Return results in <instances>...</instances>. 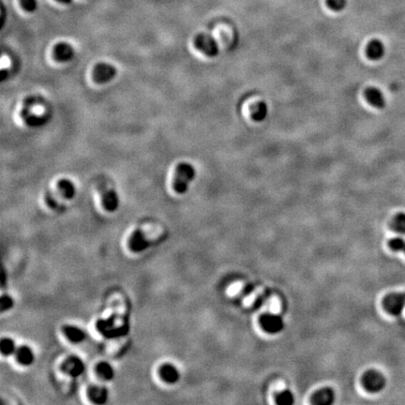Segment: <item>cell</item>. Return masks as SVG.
<instances>
[{
    "label": "cell",
    "instance_id": "ffe728a7",
    "mask_svg": "<svg viewBox=\"0 0 405 405\" xmlns=\"http://www.w3.org/2000/svg\"><path fill=\"white\" fill-rule=\"evenodd\" d=\"M18 346L12 338L4 337L0 340V352L3 357H11L14 356Z\"/></svg>",
    "mask_w": 405,
    "mask_h": 405
},
{
    "label": "cell",
    "instance_id": "5b68a950",
    "mask_svg": "<svg viewBox=\"0 0 405 405\" xmlns=\"http://www.w3.org/2000/svg\"><path fill=\"white\" fill-rule=\"evenodd\" d=\"M118 71L115 67L106 62L96 64L92 71V79L96 84L104 85L115 77Z\"/></svg>",
    "mask_w": 405,
    "mask_h": 405
},
{
    "label": "cell",
    "instance_id": "6da1fadb",
    "mask_svg": "<svg viewBox=\"0 0 405 405\" xmlns=\"http://www.w3.org/2000/svg\"><path fill=\"white\" fill-rule=\"evenodd\" d=\"M196 177L195 168L189 162H180L175 171L173 180V190L179 194L188 192L190 184Z\"/></svg>",
    "mask_w": 405,
    "mask_h": 405
},
{
    "label": "cell",
    "instance_id": "83f0119b",
    "mask_svg": "<svg viewBox=\"0 0 405 405\" xmlns=\"http://www.w3.org/2000/svg\"><path fill=\"white\" fill-rule=\"evenodd\" d=\"M20 4L27 13H34L38 9V0H20Z\"/></svg>",
    "mask_w": 405,
    "mask_h": 405
},
{
    "label": "cell",
    "instance_id": "52a82bcc",
    "mask_svg": "<svg viewBox=\"0 0 405 405\" xmlns=\"http://www.w3.org/2000/svg\"><path fill=\"white\" fill-rule=\"evenodd\" d=\"M85 363L76 356H70L60 364V369L64 374L71 377H79L85 372Z\"/></svg>",
    "mask_w": 405,
    "mask_h": 405
},
{
    "label": "cell",
    "instance_id": "7c38bea8",
    "mask_svg": "<svg viewBox=\"0 0 405 405\" xmlns=\"http://www.w3.org/2000/svg\"><path fill=\"white\" fill-rule=\"evenodd\" d=\"M87 396L88 399L95 404L106 403L109 397V392L105 386L92 385L87 387Z\"/></svg>",
    "mask_w": 405,
    "mask_h": 405
},
{
    "label": "cell",
    "instance_id": "3957f363",
    "mask_svg": "<svg viewBox=\"0 0 405 405\" xmlns=\"http://www.w3.org/2000/svg\"><path fill=\"white\" fill-rule=\"evenodd\" d=\"M362 385L370 393H379L385 389L386 379L383 373L372 370L364 373L362 377Z\"/></svg>",
    "mask_w": 405,
    "mask_h": 405
},
{
    "label": "cell",
    "instance_id": "8992f818",
    "mask_svg": "<svg viewBox=\"0 0 405 405\" xmlns=\"http://www.w3.org/2000/svg\"><path fill=\"white\" fill-rule=\"evenodd\" d=\"M260 326L265 332L275 335L283 330L284 321L278 314L266 313L260 318Z\"/></svg>",
    "mask_w": 405,
    "mask_h": 405
},
{
    "label": "cell",
    "instance_id": "e0dca14e",
    "mask_svg": "<svg viewBox=\"0 0 405 405\" xmlns=\"http://www.w3.org/2000/svg\"><path fill=\"white\" fill-rule=\"evenodd\" d=\"M56 193L60 198L72 200L76 194V188L73 181L68 179H61L56 184Z\"/></svg>",
    "mask_w": 405,
    "mask_h": 405
},
{
    "label": "cell",
    "instance_id": "8fae6325",
    "mask_svg": "<svg viewBox=\"0 0 405 405\" xmlns=\"http://www.w3.org/2000/svg\"><path fill=\"white\" fill-rule=\"evenodd\" d=\"M73 47L66 41L57 42L53 49V60L60 63H66L74 57Z\"/></svg>",
    "mask_w": 405,
    "mask_h": 405
},
{
    "label": "cell",
    "instance_id": "5bb4252c",
    "mask_svg": "<svg viewBox=\"0 0 405 405\" xmlns=\"http://www.w3.org/2000/svg\"><path fill=\"white\" fill-rule=\"evenodd\" d=\"M365 98L372 107L377 109H384L386 105L385 95L377 87H368L365 90Z\"/></svg>",
    "mask_w": 405,
    "mask_h": 405
},
{
    "label": "cell",
    "instance_id": "d4e9b609",
    "mask_svg": "<svg viewBox=\"0 0 405 405\" xmlns=\"http://www.w3.org/2000/svg\"><path fill=\"white\" fill-rule=\"evenodd\" d=\"M14 307V300L9 295H2L0 299V311L2 313L11 311Z\"/></svg>",
    "mask_w": 405,
    "mask_h": 405
},
{
    "label": "cell",
    "instance_id": "277c9868",
    "mask_svg": "<svg viewBox=\"0 0 405 405\" xmlns=\"http://www.w3.org/2000/svg\"><path fill=\"white\" fill-rule=\"evenodd\" d=\"M151 240L147 239L145 232L140 228L134 230L127 240V247L133 253H143L151 246Z\"/></svg>",
    "mask_w": 405,
    "mask_h": 405
},
{
    "label": "cell",
    "instance_id": "603a6c76",
    "mask_svg": "<svg viewBox=\"0 0 405 405\" xmlns=\"http://www.w3.org/2000/svg\"><path fill=\"white\" fill-rule=\"evenodd\" d=\"M276 403L279 405H292L295 403V396L290 390L279 392L276 396Z\"/></svg>",
    "mask_w": 405,
    "mask_h": 405
},
{
    "label": "cell",
    "instance_id": "7402d4cb",
    "mask_svg": "<svg viewBox=\"0 0 405 405\" xmlns=\"http://www.w3.org/2000/svg\"><path fill=\"white\" fill-rule=\"evenodd\" d=\"M392 228L395 232L405 235V213H398L392 220Z\"/></svg>",
    "mask_w": 405,
    "mask_h": 405
},
{
    "label": "cell",
    "instance_id": "7a4b0ae2",
    "mask_svg": "<svg viewBox=\"0 0 405 405\" xmlns=\"http://www.w3.org/2000/svg\"><path fill=\"white\" fill-rule=\"evenodd\" d=\"M193 43L198 51L208 57H215L219 53V45L217 40L208 34H198L194 38Z\"/></svg>",
    "mask_w": 405,
    "mask_h": 405
},
{
    "label": "cell",
    "instance_id": "f1b7e54d",
    "mask_svg": "<svg viewBox=\"0 0 405 405\" xmlns=\"http://www.w3.org/2000/svg\"><path fill=\"white\" fill-rule=\"evenodd\" d=\"M57 2H60L61 4H64V5H69V4H71L72 2H73V0H56Z\"/></svg>",
    "mask_w": 405,
    "mask_h": 405
},
{
    "label": "cell",
    "instance_id": "9a60e30c",
    "mask_svg": "<svg viewBox=\"0 0 405 405\" xmlns=\"http://www.w3.org/2000/svg\"><path fill=\"white\" fill-rule=\"evenodd\" d=\"M14 358L18 364L24 367L31 366L35 361V355L31 347L27 345H21L17 347Z\"/></svg>",
    "mask_w": 405,
    "mask_h": 405
},
{
    "label": "cell",
    "instance_id": "ba28073f",
    "mask_svg": "<svg viewBox=\"0 0 405 405\" xmlns=\"http://www.w3.org/2000/svg\"><path fill=\"white\" fill-rule=\"evenodd\" d=\"M385 311L393 316H399L405 309V296L402 294H390L384 299Z\"/></svg>",
    "mask_w": 405,
    "mask_h": 405
},
{
    "label": "cell",
    "instance_id": "4fadbf2b",
    "mask_svg": "<svg viewBox=\"0 0 405 405\" xmlns=\"http://www.w3.org/2000/svg\"><path fill=\"white\" fill-rule=\"evenodd\" d=\"M61 332L72 343H81L87 339V333L79 326L73 325H64L61 327Z\"/></svg>",
    "mask_w": 405,
    "mask_h": 405
},
{
    "label": "cell",
    "instance_id": "cb8c5ba5",
    "mask_svg": "<svg viewBox=\"0 0 405 405\" xmlns=\"http://www.w3.org/2000/svg\"><path fill=\"white\" fill-rule=\"evenodd\" d=\"M59 195L57 193H53V192H48L44 197V200L46 202L47 206H49L51 209H54V210H60L61 205L59 202Z\"/></svg>",
    "mask_w": 405,
    "mask_h": 405
},
{
    "label": "cell",
    "instance_id": "2e32d148",
    "mask_svg": "<svg viewBox=\"0 0 405 405\" xmlns=\"http://www.w3.org/2000/svg\"><path fill=\"white\" fill-rule=\"evenodd\" d=\"M335 392L330 387H324L315 392L312 398V404L331 405L335 402Z\"/></svg>",
    "mask_w": 405,
    "mask_h": 405
},
{
    "label": "cell",
    "instance_id": "9c48e42d",
    "mask_svg": "<svg viewBox=\"0 0 405 405\" xmlns=\"http://www.w3.org/2000/svg\"><path fill=\"white\" fill-rule=\"evenodd\" d=\"M101 205L107 212H114L120 207V197L118 193L111 188H102L100 192Z\"/></svg>",
    "mask_w": 405,
    "mask_h": 405
},
{
    "label": "cell",
    "instance_id": "44dd1931",
    "mask_svg": "<svg viewBox=\"0 0 405 405\" xmlns=\"http://www.w3.org/2000/svg\"><path fill=\"white\" fill-rule=\"evenodd\" d=\"M268 114V106L265 101H259L253 107L252 117L256 122H262L266 120Z\"/></svg>",
    "mask_w": 405,
    "mask_h": 405
},
{
    "label": "cell",
    "instance_id": "ac0fdd59",
    "mask_svg": "<svg viewBox=\"0 0 405 405\" xmlns=\"http://www.w3.org/2000/svg\"><path fill=\"white\" fill-rule=\"evenodd\" d=\"M366 54L372 61L382 60L385 54L384 43L379 40H371L366 48Z\"/></svg>",
    "mask_w": 405,
    "mask_h": 405
},
{
    "label": "cell",
    "instance_id": "484cf974",
    "mask_svg": "<svg viewBox=\"0 0 405 405\" xmlns=\"http://www.w3.org/2000/svg\"><path fill=\"white\" fill-rule=\"evenodd\" d=\"M389 247L394 252H403L405 251V240L402 238H394L389 241Z\"/></svg>",
    "mask_w": 405,
    "mask_h": 405
},
{
    "label": "cell",
    "instance_id": "30bf717a",
    "mask_svg": "<svg viewBox=\"0 0 405 405\" xmlns=\"http://www.w3.org/2000/svg\"><path fill=\"white\" fill-rule=\"evenodd\" d=\"M159 379L166 385H175L180 379V371L172 363H162L158 369Z\"/></svg>",
    "mask_w": 405,
    "mask_h": 405
},
{
    "label": "cell",
    "instance_id": "f546056e",
    "mask_svg": "<svg viewBox=\"0 0 405 405\" xmlns=\"http://www.w3.org/2000/svg\"><path fill=\"white\" fill-rule=\"evenodd\" d=\"M404 253H405V251H404Z\"/></svg>",
    "mask_w": 405,
    "mask_h": 405
},
{
    "label": "cell",
    "instance_id": "d6986e66",
    "mask_svg": "<svg viewBox=\"0 0 405 405\" xmlns=\"http://www.w3.org/2000/svg\"><path fill=\"white\" fill-rule=\"evenodd\" d=\"M94 370L97 376H99L100 379L104 381H111L114 378V370L113 366L108 362L100 361L98 364H96Z\"/></svg>",
    "mask_w": 405,
    "mask_h": 405
},
{
    "label": "cell",
    "instance_id": "4316f807",
    "mask_svg": "<svg viewBox=\"0 0 405 405\" xmlns=\"http://www.w3.org/2000/svg\"><path fill=\"white\" fill-rule=\"evenodd\" d=\"M326 5L334 12H340L346 6V0H326Z\"/></svg>",
    "mask_w": 405,
    "mask_h": 405
}]
</instances>
